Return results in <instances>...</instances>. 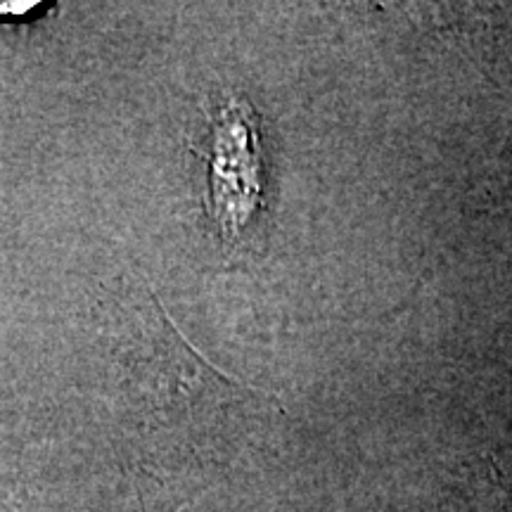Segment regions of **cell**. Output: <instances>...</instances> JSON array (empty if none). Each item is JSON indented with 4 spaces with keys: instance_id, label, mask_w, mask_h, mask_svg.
<instances>
[{
    "instance_id": "obj_2",
    "label": "cell",
    "mask_w": 512,
    "mask_h": 512,
    "mask_svg": "<svg viewBox=\"0 0 512 512\" xmlns=\"http://www.w3.org/2000/svg\"><path fill=\"white\" fill-rule=\"evenodd\" d=\"M36 8V3H0V17H24Z\"/></svg>"
},
{
    "instance_id": "obj_1",
    "label": "cell",
    "mask_w": 512,
    "mask_h": 512,
    "mask_svg": "<svg viewBox=\"0 0 512 512\" xmlns=\"http://www.w3.org/2000/svg\"><path fill=\"white\" fill-rule=\"evenodd\" d=\"M261 159L259 138L249 110L238 102L221 112L211 155L214 219L226 235L240 233L259 207Z\"/></svg>"
}]
</instances>
